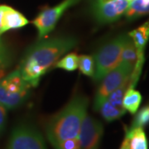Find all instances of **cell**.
I'll list each match as a JSON object with an SVG mask.
<instances>
[{"label": "cell", "mask_w": 149, "mask_h": 149, "mask_svg": "<svg viewBox=\"0 0 149 149\" xmlns=\"http://www.w3.org/2000/svg\"><path fill=\"white\" fill-rule=\"evenodd\" d=\"M78 68L80 69V72H82L85 75L93 78L95 74V69L94 57L87 55L80 56Z\"/></svg>", "instance_id": "cell-16"}, {"label": "cell", "mask_w": 149, "mask_h": 149, "mask_svg": "<svg viewBox=\"0 0 149 149\" xmlns=\"http://www.w3.org/2000/svg\"><path fill=\"white\" fill-rule=\"evenodd\" d=\"M97 111L100 112L102 117L104 118V119L107 122H112V121L117 120L123 116L126 113V110L124 109H119V108L115 107L108 100H105L102 103Z\"/></svg>", "instance_id": "cell-14"}, {"label": "cell", "mask_w": 149, "mask_h": 149, "mask_svg": "<svg viewBox=\"0 0 149 149\" xmlns=\"http://www.w3.org/2000/svg\"><path fill=\"white\" fill-rule=\"evenodd\" d=\"M133 70V66L121 61L114 69L112 70L102 79L101 84L96 92L94 101L95 110H98L100 104L107 100L112 92L118 88L124 80L132 74Z\"/></svg>", "instance_id": "cell-5"}, {"label": "cell", "mask_w": 149, "mask_h": 149, "mask_svg": "<svg viewBox=\"0 0 149 149\" xmlns=\"http://www.w3.org/2000/svg\"><path fill=\"white\" fill-rule=\"evenodd\" d=\"M125 139L128 141L129 149H148V141L143 128H127Z\"/></svg>", "instance_id": "cell-11"}, {"label": "cell", "mask_w": 149, "mask_h": 149, "mask_svg": "<svg viewBox=\"0 0 149 149\" xmlns=\"http://www.w3.org/2000/svg\"><path fill=\"white\" fill-rule=\"evenodd\" d=\"M31 88L16 70L0 80V103L7 109H15L26 101Z\"/></svg>", "instance_id": "cell-4"}, {"label": "cell", "mask_w": 149, "mask_h": 149, "mask_svg": "<svg viewBox=\"0 0 149 149\" xmlns=\"http://www.w3.org/2000/svg\"><path fill=\"white\" fill-rule=\"evenodd\" d=\"M137 60H138L137 49L135 47L133 40L128 36L123 48L122 61H124L134 67V65L137 62Z\"/></svg>", "instance_id": "cell-15"}, {"label": "cell", "mask_w": 149, "mask_h": 149, "mask_svg": "<svg viewBox=\"0 0 149 149\" xmlns=\"http://www.w3.org/2000/svg\"><path fill=\"white\" fill-rule=\"evenodd\" d=\"M7 122V109L0 103V134L5 129Z\"/></svg>", "instance_id": "cell-21"}, {"label": "cell", "mask_w": 149, "mask_h": 149, "mask_svg": "<svg viewBox=\"0 0 149 149\" xmlns=\"http://www.w3.org/2000/svg\"><path fill=\"white\" fill-rule=\"evenodd\" d=\"M119 149H129L128 148V141H127V139H125V138L123 139L122 144H121V147H120V148Z\"/></svg>", "instance_id": "cell-23"}, {"label": "cell", "mask_w": 149, "mask_h": 149, "mask_svg": "<svg viewBox=\"0 0 149 149\" xmlns=\"http://www.w3.org/2000/svg\"><path fill=\"white\" fill-rule=\"evenodd\" d=\"M79 56L75 53L67 54L64 58L58 61L55 66L60 69L65 70L68 71H73L78 68Z\"/></svg>", "instance_id": "cell-17"}, {"label": "cell", "mask_w": 149, "mask_h": 149, "mask_svg": "<svg viewBox=\"0 0 149 149\" xmlns=\"http://www.w3.org/2000/svg\"><path fill=\"white\" fill-rule=\"evenodd\" d=\"M5 69L6 68L0 67V80H2L4 77V75H5Z\"/></svg>", "instance_id": "cell-24"}, {"label": "cell", "mask_w": 149, "mask_h": 149, "mask_svg": "<svg viewBox=\"0 0 149 149\" xmlns=\"http://www.w3.org/2000/svg\"><path fill=\"white\" fill-rule=\"evenodd\" d=\"M148 13L149 0H134L129 3L124 15L128 20H133Z\"/></svg>", "instance_id": "cell-13"}, {"label": "cell", "mask_w": 149, "mask_h": 149, "mask_svg": "<svg viewBox=\"0 0 149 149\" xmlns=\"http://www.w3.org/2000/svg\"><path fill=\"white\" fill-rule=\"evenodd\" d=\"M129 3L127 0H96L92 9L97 22L111 23L124 15Z\"/></svg>", "instance_id": "cell-8"}, {"label": "cell", "mask_w": 149, "mask_h": 149, "mask_svg": "<svg viewBox=\"0 0 149 149\" xmlns=\"http://www.w3.org/2000/svg\"><path fill=\"white\" fill-rule=\"evenodd\" d=\"M80 0H64L58 5L42 11L33 20V24L37 27L38 37L43 38L53 30L59 19L69 8L76 4Z\"/></svg>", "instance_id": "cell-7"}, {"label": "cell", "mask_w": 149, "mask_h": 149, "mask_svg": "<svg viewBox=\"0 0 149 149\" xmlns=\"http://www.w3.org/2000/svg\"><path fill=\"white\" fill-rule=\"evenodd\" d=\"M128 37V34L118 35L103 45L95 56V81L102 80L109 72L113 70L122 61L123 46Z\"/></svg>", "instance_id": "cell-3"}, {"label": "cell", "mask_w": 149, "mask_h": 149, "mask_svg": "<svg viewBox=\"0 0 149 149\" xmlns=\"http://www.w3.org/2000/svg\"><path fill=\"white\" fill-rule=\"evenodd\" d=\"M11 54L0 37V67L7 68L11 63Z\"/></svg>", "instance_id": "cell-19"}, {"label": "cell", "mask_w": 149, "mask_h": 149, "mask_svg": "<svg viewBox=\"0 0 149 149\" xmlns=\"http://www.w3.org/2000/svg\"><path fill=\"white\" fill-rule=\"evenodd\" d=\"M28 20L18 11L13 9L9 6H6L3 14L2 25L3 33L9 30L18 29L26 26Z\"/></svg>", "instance_id": "cell-10"}, {"label": "cell", "mask_w": 149, "mask_h": 149, "mask_svg": "<svg viewBox=\"0 0 149 149\" xmlns=\"http://www.w3.org/2000/svg\"><path fill=\"white\" fill-rule=\"evenodd\" d=\"M88 104L87 97L77 95L49 119L46 125V133L54 149L65 140L78 137L81 123L87 114Z\"/></svg>", "instance_id": "cell-2"}, {"label": "cell", "mask_w": 149, "mask_h": 149, "mask_svg": "<svg viewBox=\"0 0 149 149\" xmlns=\"http://www.w3.org/2000/svg\"><path fill=\"white\" fill-rule=\"evenodd\" d=\"M142 102V95L140 92L134 90L133 87H129L126 91L123 99V107L131 114H135Z\"/></svg>", "instance_id": "cell-12"}, {"label": "cell", "mask_w": 149, "mask_h": 149, "mask_svg": "<svg viewBox=\"0 0 149 149\" xmlns=\"http://www.w3.org/2000/svg\"><path fill=\"white\" fill-rule=\"evenodd\" d=\"M76 43V39L72 37H53L38 42L28 49L17 70L23 80L36 87L43 75Z\"/></svg>", "instance_id": "cell-1"}, {"label": "cell", "mask_w": 149, "mask_h": 149, "mask_svg": "<svg viewBox=\"0 0 149 149\" xmlns=\"http://www.w3.org/2000/svg\"><path fill=\"white\" fill-rule=\"evenodd\" d=\"M5 5L0 6V36L3 33V25H2V19H3V14L4 12Z\"/></svg>", "instance_id": "cell-22"}, {"label": "cell", "mask_w": 149, "mask_h": 149, "mask_svg": "<svg viewBox=\"0 0 149 149\" xmlns=\"http://www.w3.org/2000/svg\"><path fill=\"white\" fill-rule=\"evenodd\" d=\"M104 133L100 121L86 114L80 126L78 139L80 149H98Z\"/></svg>", "instance_id": "cell-9"}, {"label": "cell", "mask_w": 149, "mask_h": 149, "mask_svg": "<svg viewBox=\"0 0 149 149\" xmlns=\"http://www.w3.org/2000/svg\"><path fill=\"white\" fill-rule=\"evenodd\" d=\"M149 124V104L143 106L133 118L131 128H144Z\"/></svg>", "instance_id": "cell-18"}, {"label": "cell", "mask_w": 149, "mask_h": 149, "mask_svg": "<svg viewBox=\"0 0 149 149\" xmlns=\"http://www.w3.org/2000/svg\"><path fill=\"white\" fill-rule=\"evenodd\" d=\"M55 149H80L78 137L65 140L59 144Z\"/></svg>", "instance_id": "cell-20"}, {"label": "cell", "mask_w": 149, "mask_h": 149, "mask_svg": "<svg viewBox=\"0 0 149 149\" xmlns=\"http://www.w3.org/2000/svg\"><path fill=\"white\" fill-rule=\"evenodd\" d=\"M6 149H47V147L37 128L22 123L13 130Z\"/></svg>", "instance_id": "cell-6"}]
</instances>
